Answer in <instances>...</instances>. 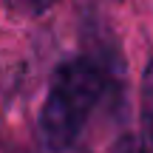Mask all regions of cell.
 <instances>
[{"label": "cell", "instance_id": "cell-3", "mask_svg": "<svg viewBox=\"0 0 153 153\" xmlns=\"http://www.w3.org/2000/svg\"><path fill=\"white\" fill-rule=\"evenodd\" d=\"M111 153H142V148H139V139H136V136L125 133V136L114 145V150H111Z\"/></svg>", "mask_w": 153, "mask_h": 153}, {"label": "cell", "instance_id": "cell-2", "mask_svg": "<svg viewBox=\"0 0 153 153\" xmlns=\"http://www.w3.org/2000/svg\"><path fill=\"white\" fill-rule=\"evenodd\" d=\"M57 0H6V9L17 17H40L54 6Z\"/></svg>", "mask_w": 153, "mask_h": 153}, {"label": "cell", "instance_id": "cell-1", "mask_svg": "<svg viewBox=\"0 0 153 153\" xmlns=\"http://www.w3.org/2000/svg\"><path fill=\"white\" fill-rule=\"evenodd\" d=\"M108 82L111 74L97 57H74L57 65L37 119L40 142L48 153H65L76 145Z\"/></svg>", "mask_w": 153, "mask_h": 153}]
</instances>
